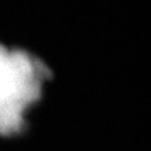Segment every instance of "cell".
<instances>
[{"label": "cell", "mask_w": 151, "mask_h": 151, "mask_svg": "<svg viewBox=\"0 0 151 151\" xmlns=\"http://www.w3.org/2000/svg\"><path fill=\"white\" fill-rule=\"evenodd\" d=\"M47 76L37 58L0 45V134L16 133L24 127Z\"/></svg>", "instance_id": "6da1fadb"}]
</instances>
